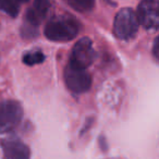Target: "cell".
<instances>
[{"label":"cell","instance_id":"obj_1","mask_svg":"<svg viewBox=\"0 0 159 159\" xmlns=\"http://www.w3.org/2000/svg\"><path fill=\"white\" fill-rule=\"evenodd\" d=\"M81 24L70 16H58L47 22L44 34L51 42H70L79 34Z\"/></svg>","mask_w":159,"mask_h":159},{"label":"cell","instance_id":"obj_2","mask_svg":"<svg viewBox=\"0 0 159 159\" xmlns=\"http://www.w3.org/2000/svg\"><path fill=\"white\" fill-rule=\"evenodd\" d=\"M139 25L136 13L130 8H124L118 12L115 18L113 34L121 40L131 39L137 33Z\"/></svg>","mask_w":159,"mask_h":159},{"label":"cell","instance_id":"obj_3","mask_svg":"<svg viewBox=\"0 0 159 159\" xmlns=\"http://www.w3.org/2000/svg\"><path fill=\"white\" fill-rule=\"evenodd\" d=\"M23 118V108L18 102H0V133L13 131Z\"/></svg>","mask_w":159,"mask_h":159},{"label":"cell","instance_id":"obj_4","mask_svg":"<svg viewBox=\"0 0 159 159\" xmlns=\"http://www.w3.org/2000/svg\"><path fill=\"white\" fill-rule=\"evenodd\" d=\"M64 82L71 92L82 94L91 89L92 77L85 69H80L68 64L64 70Z\"/></svg>","mask_w":159,"mask_h":159},{"label":"cell","instance_id":"obj_5","mask_svg":"<svg viewBox=\"0 0 159 159\" xmlns=\"http://www.w3.org/2000/svg\"><path fill=\"white\" fill-rule=\"evenodd\" d=\"M95 58L96 53L93 48V42L89 37H83L73 47L69 64L80 69H86L93 63Z\"/></svg>","mask_w":159,"mask_h":159},{"label":"cell","instance_id":"obj_6","mask_svg":"<svg viewBox=\"0 0 159 159\" xmlns=\"http://www.w3.org/2000/svg\"><path fill=\"white\" fill-rule=\"evenodd\" d=\"M139 24L146 30H157L159 25V7L157 0H143L136 12Z\"/></svg>","mask_w":159,"mask_h":159},{"label":"cell","instance_id":"obj_7","mask_svg":"<svg viewBox=\"0 0 159 159\" xmlns=\"http://www.w3.org/2000/svg\"><path fill=\"white\" fill-rule=\"evenodd\" d=\"M3 154L8 159H30L31 150L26 144L19 139H5L1 141Z\"/></svg>","mask_w":159,"mask_h":159},{"label":"cell","instance_id":"obj_8","mask_svg":"<svg viewBox=\"0 0 159 159\" xmlns=\"http://www.w3.org/2000/svg\"><path fill=\"white\" fill-rule=\"evenodd\" d=\"M50 0H34L33 6L25 13V23L27 26L37 29L44 21L50 9Z\"/></svg>","mask_w":159,"mask_h":159},{"label":"cell","instance_id":"obj_9","mask_svg":"<svg viewBox=\"0 0 159 159\" xmlns=\"http://www.w3.org/2000/svg\"><path fill=\"white\" fill-rule=\"evenodd\" d=\"M26 1L29 0H0V10L12 18H16L19 14L21 5Z\"/></svg>","mask_w":159,"mask_h":159},{"label":"cell","instance_id":"obj_10","mask_svg":"<svg viewBox=\"0 0 159 159\" xmlns=\"http://www.w3.org/2000/svg\"><path fill=\"white\" fill-rule=\"evenodd\" d=\"M63 1L77 12H89L95 6V0H63Z\"/></svg>","mask_w":159,"mask_h":159},{"label":"cell","instance_id":"obj_11","mask_svg":"<svg viewBox=\"0 0 159 159\" xmlns=\"http://www.w3.org/2000/svg\"><path fill=\"white\" fill-rule=\"evenodd\" d=\"M45 60L44 53L40 50H33L29 51L23 56V62H24L26 66H35V64L42 63Z\"/></svg>","mask_w":159,"mask_h":159},{"label":"cell","instance_id":"obj_12","mask_svg":"<svg viewBox=\"0 0 159 159\" xmlns=\"http://www.w3.org/2000/svg\"><path fill=\"white\" fill-rule=\"evenodd\" d=\"M158 38H156L154 42V47H152V53H154L155 58L157 59V57H158Z\"/></svg>","mask_w":159,"mask_h":159}]
</instances>
